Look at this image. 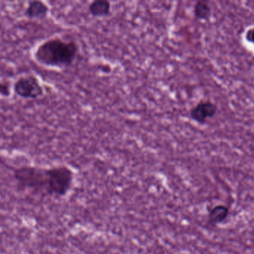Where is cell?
<instances>
[{"label":"cell","mask_w":254,"mask_h":254,"mask_svg":"<svg viewBox=\"0 0 254 254\" xmlns=\"http://www.w3.org/2000/svg\"><path fill=\"white\" fill-rule=\"evenodd\" d=\"M76 41L53 38L41 43L34 52V59L47 67L64 69L72 66L78 57Z\"/></svg>","instance_id":"cell-1"},{"label":"cell","mask_w":254,"mask_h":254,"mask_svg":"<svg viewBox=\"0 0 254 254\" xmlns=\"http://www.w3.org/2000/svg\"><path fill=\"white\" fill-rule=\"evenodd\" d=\"M14 178L19 188L32 194L49 197L48 168L32 166L15 168Z\"/></svg>","instance_id":"cell-2"},{"label":"cell","mask_w":254,"mask_h":254,"mask_svg":"<svg viewBox=\"0 0 254 254\" xmlns=\"http://www.w3.org/2000/svg\"><path fill=\"white\" fill-rule=\"evenodd\" d=\"M49 197H62L66 196L72 189L74 173L69 166L65 165L48 168Z\"/></svg>","instance_id":"cell-3"},{"label":"cell","mask_w":254,"mask_h":254,"mask_svg":"<svg viewBox=\"0 0 254 254\" xmlns=\"http://www.w3.org/2000/svg\"><path fill=\"white\" fill-rule=\"evenodd\" d=\"M13 90L19 97L36 99L44 95V89L38 77L34 75L20 76L14 81Z\"/></svg>","instance_id":"cell-4"},{"label":"cell","mask_w":254,"mask_h":254,"mask_svg":"<svg viewBox=\"0 0 254 254\" xmlns=\"http://www.w3.org/2000/svg\"><path fill=\"white\" fill-rule=\"evenodd\" d=\"M218 112V107L210 101H200L190 111V116L193 121L203 125L208 120L213 118Z\"/></svg>","instance_id":"cell-5"},{"label":"cell","mask_w":254,"mask_h":254,"mask_svg":"<svg viewBox=\"0 0 254 254\" xmlns=\"http://www.w3.org/2000/svg\"><path fill=\"white\" fill-rule=\"evenodd\" d=\"M50 7L42 1H31L25 11V16L30 20H44L48 17Z\"/></svg>","instance_id":"cell-6"},{"label":"cell","mask_w":254,"mask_h":254,"mask_svg":"<svg viewBox=\"0 0 254 254\" xmlns=\"http://www.w3.org/2000/svg\"><path fill=\"white\" fill-rule=\"evenodd\" d=\"M111 2L107 0H95L89 5L88 11L95 17H107L111 14Z\"/></svg>","instance_id":"cell-7"},{"label":"cell","mask_w":254,"mask_h":254,"mask_svg":"<svg viewBox=\"0 0 254 254\" xmlns=\"http://www.w3.org/2000/svg\"><path fill=\"white\" fill-rule=\"evenodd\" d=\"M194 14L200 20H208L211 17V6L206 0H199L194 6Z\"/></svg>","instance_id":"cell-8"},{"label":"cell","mask_w":254,"mask_h":254,"mask_svg":"<svg viewBox=\"0 0 254 254\" xmlns=\"http://www.w3.org/2000/svg\"><path fill=\"white\" fill-rule=\"evenodd\" d=\"M229 209L224 205L215 206L209 212V218L212 224H218L223 222L228 216Z\"/></svg>","instance_id":"cell-9"},{"label":"cell","mask_w":254,"mask_h":254,"mask_svg":"<svg viewBox=\"0 0 254 254\" xmlns=\"http://www.w3.org/2000/svg\"><path fill=\"white\" fill-rule=\"evenodd\" d=\"M11 94V85L8 81H0V96L9 97Z\"/></svg>","instance_id":"cell-10"},{"label":"cell","mask_w":254,"mask_h":254,"mask_svg":"<svg viewBox=\"0 0 254 254\" xmlns=\"http://www.w3.org/2000/svg\"><path fill=\"white\" fill-rule=\"evenodd\" d=\"M245 38H246L248 42L253 43V41H254V29L252 28L250 29L249 30L247 31Z\"/></svg>","instance_id":"cell-11"}]
</instances>
